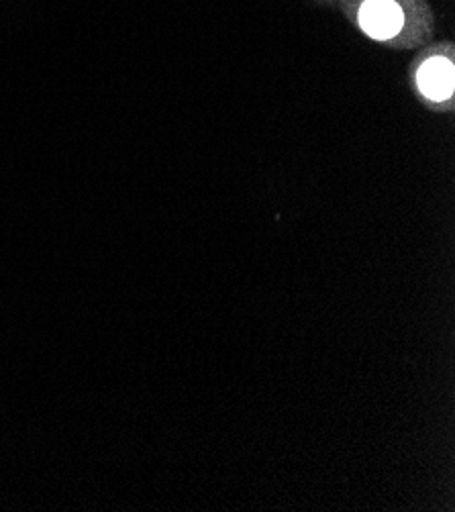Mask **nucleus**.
Segmentation results:
<instances>
[{
	"instance_id": "nucleus-1",
	"label": "nucleus",
	"mask_w": 455,
	"mask_h": 512,
	"mask_svg": "<svg viewBox=\"0 0 455 512\" xmlns=\"http://www.w3.org/2000/svg\"><path fill=\"white\" fill-rule=\"evenodd\" d=\"M423 0H358L353 21L364 35L380 43H394L404 37L415 17H431L429 9L415 11Z\"/></svg>"
},
{
	"instance_id": "nucleus-2",
	"label": "nucleus",
	"mask_w": 455,
	"mask_h": 512,
	"mask_svg": "<svg viewBox=\"0 0 455 512\" xmlns=\"http://www.w3.org/2000/svg\"><path fill=\"white\" fill-rule=\"evenodd\" d=\"M419 92L429 102H449L455 92V64L451 56V47L443 51L439 47L435 54L427 56L415 74Z\"/></svg>"
}]
</instances>
